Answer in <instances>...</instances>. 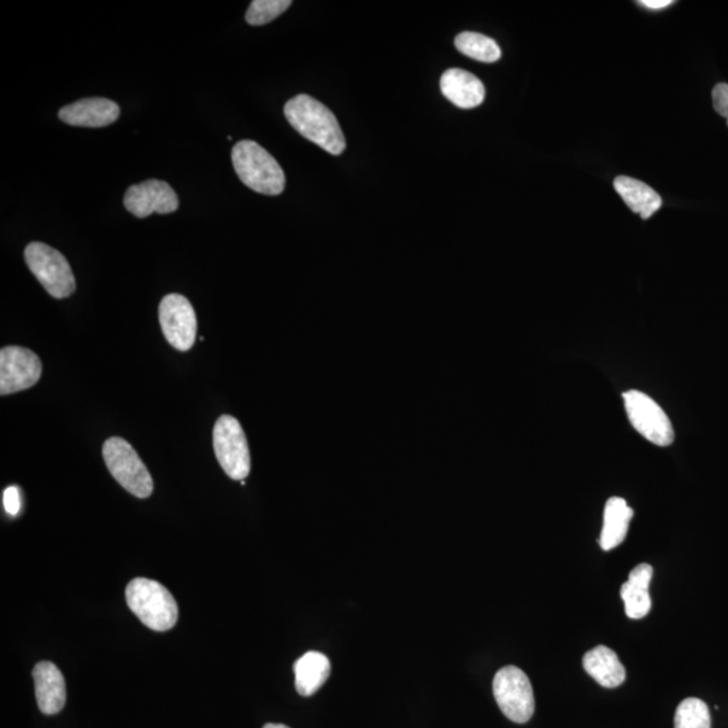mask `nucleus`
Wrapping results in <instances>:
<instances>
[{
    "label": "nucleus",
    "instance_id": "f257e3e1",
    "mask_svg": "<svg viewBox=\"0 0 728 728\" xmlns=\"http://www.w3.org/2000/svg\"><path fill=\"white\" fill-rule=\"evenodd\" d=\"M287 122L298 134L332 156L345 150V138L332 111L309 95H298L285 104Z\"/></svg>",
    "mask_w": 728,
    "mask_h": 728
},
{
    "label": "nucleus",
    "instance_id": "f03ea898",
    "mask_svg": "<svg viewBox=\"0 0 728 728\" xmlns=\"http://www.w3.org/2000/svg\"><path fill=\"white\" fill-rule=\"evenodd\" d=\"M232 163L240 181L266 196L281 195L285 173L275 158L252 140H240L232 149Z\"/></svg>",
    "mask_w": 728,
    "mask_h": 728
},
{
    "label": "nucleus",
    "instance_id": "7ed1b4c3",
    "mask_svg": "<svg viewBox=\"0 0 728 728\" xmlns=\"http://www.w3.org/2000/svg\"><path fill=\"white\" fill-rule=\"evenodd\" d=\"M126 599L132 612L151 630L168 632L178 624V602L158 581L144 578L132 580L126 589Z\"/></svg>",
    "mask_w": 728,
    "mask_h": 728
},
{
    "label": "nucleus",
    "instance_id": "20e7f679",
    "mask_svg": "<svg viewBox=\"0 0 728 728\" xmlns=\"http://www.w3.org/2000/svg\"><path fill=\"white\" fill-rule=\"evenodd\" d=\"M103 457L109 471L123 489L137 498H149L155 484L137 451L125 439L111 437L103 445Z\"/></svg>",
    "mask_w": 728,
    "mask_h": 728
},
{
    "label": "nucleus",
    "instance_id": "39448f33",
    "mask_svg": "<svg viewBox=\"0 0 728 728\" xmlns=\"http://www.w3.org/2000/svg\"><path fill=\"white\" fill-rule=\"evenodd\" d=\"M25 261L52 297L67 298L73 295L76 281L72 269L60 251L45 243L33 242L25 250Z\"/></svg>",
    "mask_w": 728,
    "mask_h": 728
},
{
    "label": "nucleus",
    "instance_id": "423d86ee",
    "mask_svg": "<svg viewBox=\"0 0 728 728\" xmlns=\"http://www.w3.org/2000/svg\"><path fill=\"white\" fill-rule=\"evenodd\" d=\"M214 450L223 471L234 480H244L251 469L248 440L240 422L232 416H221L214 428Z\"/></svg>",
    "mask_w": 728,
    "mask_h": 728
},
{
    "label": "nucleus",
    "instance_id": "0eeeda50",
    "mask_svg": "<svg viewBox=\"0 0 728 728\" xmlns=\"http://www.w3.org/2000/svg\"><path fill=\"white\" fill-rule=\"evenodd\" d=\"M492 691L499 708L514 724H526L532 719L534 703L530 678L520 668L509 666L499 669L492 683Z\"/></svg>",
    "mask_w": 728,
    "mask_h": 728
},
{
    "label": "nucleus",
    "instance_id": "6e6552de",
    "mask_svg": "<svg viewBox=\"0 0 728 728\" xmlns=\"http://www.w3.org/2000/svg\"><path fill=\"white\" fill-rule=\"evenodd\" d=\"M625 408L634 430L650 443L668 447L674 440L671 420L653 398L638 390L626 391Z\"/></svg>",
    "mask_w": 728,
    "mask_h": 728
},
{
    "label": "nucleus",
    "instance_id": "1a4fd4ad",
    "mask_svg": "<svg viewBox=\"0 0 728 728\" xmlns=\"http://www.w3.org/2000/svg\"><path fill=\"white\" fill-rule=\"evenodd\" d=\"M160 325L163 334L175 350L190 351L196 342L197 317L190 299L168 295L160 304Z\"/></svg>",
    "mask_w": 728,
    "mask_h": 728
},
{
    "label": "nucleus",
    "instance_id": "9d476101",
    "mask_svg": "<svg viewBox=\"0 0 728 728\" xmlns=\"http://www.w3.org/2000/svg\"><path fill=\"white\" fill-rule=\"evenodd\" d=\"M43 374V364L33 351L9 345L0 351V395L31 389Z\"/></svg>",
    "mask_w": 728,
    "mask_h": 728
},
{
    "label": "nucleus",
    "instance_id": "9b49d317",
    "mask_svg": "<svg viewBox=\"0 0 728 728\" xmlns=\"http://www.w3.org/2000/svg\"><path fill=\"white\" fill-rule=\"evenodd\" d=\"M125 207L134 216L148 217L151 214H173L180 207L178 195L166 181L148 180L128 187Z\"/></svg>",
    "mask_w": 728,
    "mask_h": 728
},
{
    "label": "nucleus",
    "instance_id": "f8f14e48",
    "mask_svg": "<svg viewBox=\"0 0 728 728\" xmlns=\"http://www.w3.org/2000/svg\"><path fill=\"white\" fill-rule=\"evenodd\" d=\"M121 115L120 105L113 100L90 98L66 105L58 116L67 125L76 127H105L113 125Z\"/></svg>",
    "mask_w": 728,
    "mask_h": 728
},
{
    "label": "nucleus",
    "instance_id": "ddd939ff",
    "mask_svg": "<svg viewBox=\"0 0 728 728\" xmlns=\"http://www.w3.org/2000/svg\"><path fill=\"white\" fill-rule=\"evenodd\" d=\"M35 697L41 713L55 715L61 712L67 702V686L60 669L55 663L43 661L33 671Z\"/></svg>",
    "mask_w": 728,
    "mask_h": 728
},
{
    "label": "nucleus",
    "instance_id": "4468645a",
    "mask_svg": "<svg viewBox=\"0 0 728 728\" xmlns=\"http://www.w3.org/2000/svg\"><path fill=\"white\" fill-rule=\"evenodd\" d=\"M440 88L451 103L463 110L478 107L486 96L485 86L477 76L459 68L445 70Z\"/></svg>",
    "mask_w": 728,
    "mask_h": 728
},
{
    "label": "nucleus",
    "instance_id": "2eb2a0df",
    "mask_svg": "<svg viewBox=\"0 0 728 728\" xmlns=\"http://www.w3.org/2000/svg\"><path fill=\"white\" fill-rule=\"evenodd\" d=\"M653 578L650 564H639L629 575V580L622 585L621 596L625 602L626 615L630 619H641L651 608L649 585Z\"/></svg>",
    "mask_w": 728,
    "mask_h": 728
},
{
    "label": "nucleus",
    "instance_id": "dca6fc26",
    "mask_svg": "<svg viewBox=\"0 0 728 728\" xmlns=\"http://www.w3.org/2000/svg\"><path fill=\"white\" fill-rule=\"evenodd\" d=\"M585 672L604 689H616L626 680V669L607 646L599 645L583 657Z\"/></svg>",
    "mask_w": 728,
    "mask_h": 728
},
{
    "label": "nucleus",
    "instance_id": "f3484780",
    "mask_svg": "<svg viewBox=\"0 0 728 728\" xmlns=\"http://www.w3.org/2000/svg\"><path fill=\"white\" fill-rule=\"evenodd\" d=\"M614 187L627 207L634 214L641 215L642 219H649L661 208L662 198L659 193L642 181L619 175L614 181Z\"/></svg>",
    "mask_w": 728,
    "mask_h": 728
},
{
    "label": "nucleus",
    "instance_id": "a211bd4d",
    "mask_svg": "<svg viewBox=\"0 0 728 728\" xmlns=\"http://www.w3.org/2000/svg\"><path fill=\"white\" fill-rule=\"evenodd\" d=\"M633 509L624 498H610L604 508L601 543L603 550H612L625 542L633 519Z\"/></svg>",
    "mask_w": 728,
    "mask_h": 728
},
{
    "label": "nucleus",
    "instance_id": "6ab92c4d",
    "mask_svg": "<svg viewBox=\"0 0 728 728\" xmlns=\"http://www.w3.org/2000/svg\"><path fill=\"white\" fill-rule=\"evenodd\" d=\"M296 690L302 696H312L331 674V662L319 651H308L295 663Z\"/></svg>",
    "mask_w": 728,
    "mask_h": 728
},
{
    "label": "nucleus",
    "instance_id": "aec40b11",
    "mask_svg": "<svg viewBox=\"0 0 728 728\" xmlns=\"http://www.w3.org/2000/svg\"><path fill=\"white\" fill-rule=\"evenodd\" d=\"M455 46L462 55L480 62H496L502 56L496 41L479 33L464 32L457 35Z\"/></svg>",
    "mask_w": 728,
    "mask_h": 728
},
{
    "label": "nucleus",
    "instance_id": "412c9836",
    "mask_svg": "<svg viewBox=\"0 0 728 728\" xmlns=\"http://www.w3.org/2000/svg\"><path fill=\"white\" fill-rule=\"evenodd\" d=\"M674 728H712V713L701 698L689 697L679 704Z\"/></svg>",
    "mask_w": 728,
    "mask_h": 728
},
{
    "label": "nucleus",
    "instance_id": "4be33fe9",
    "mask_svg": "<svg viewBox=\"0 0 728 728\" xmlns=\"http://www.w3.org/2000/svg\"><path fill=\"white\" fill-rule=\"evenodd\" d=\"M291 5V0H254L246 14V21L251 26L266 25L284 14Z\"/></svg>",
    "mask_w": 728,
    "mask_h": 728
},
{
    "label": "nucleus",
    "instance_id": "5701e85b",
    "mask_svg": "<svg viewBox=\"0 0 728 728\" xmlns=\"http://www.w3.org/2000/svg\"><path fill=\"white\" fill-rule=\"evenodd\" d=\"M713 102L716 113L726 117L728 125V84L720 83L715 86L713 91Z\"/></svg>",
    "mask_w": 728,
    "mask_h": 728
},
{
    "label": "nucleus",
    "instance_id": "b1692460",
    "mask_svg": "<svg viewBox=\"0 0 728 728\" xmlns=\"http://www.w3.org/2000/svg\"><path fill=\"white\" fill-rule=\"evenodd\" d=\"M3 504L5 512H8L10 515L15 516L18 513H20L21 496L20 489H18V487L10 486L4 490Z\"/></svg>",
    "mask_w": 728,
    "mask_h": 728
},
{
    "label": "nucleus",
    "instance_id": "393cba45",
    "mask_svg": "<svg viewBox=\"0 0 728 728\" xmlns=\"http://www.w3.org/2000/svg\"><path fill=\"white\" fill-rule=\"evenodd\" d=\"M673 3L672 0H642V2H638V4L644 5V8L651 10L666 9Z\"/></svg>",
    "mask_w": 728,
    "mask_h": 728
},
{
    "label": "nucleus",
    "instance_id": "a878e982",
    "mask_svg": "<svg viewBox=\"0 0 728 728\" xmlns=\"http://www.w3.org/2000/svg\"><path fill=\"white\" fill-rule=\"evenodd\" d=\"M263 728H291V727H287V726H285V725H274V724H269V725H266V726L263 727Z\"/></svg>",
    "mask_w": 728,
    "mask_h": 728
}]
</instances>
